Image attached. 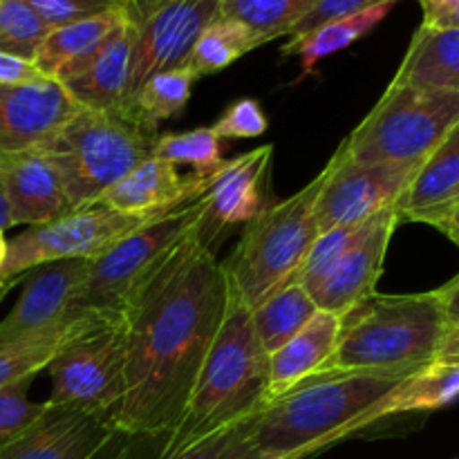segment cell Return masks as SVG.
I'll list each match as a JSON object with an SVG mask.
<instances>
[{
  "label": "cell",
  "mask_w": 459,
  "mask_h": 459,
  "mask_svg": "<svg viewBox=\"0 0 459 459\" xmlns=\"http://www.w3.org/2000/svg\"><path fill=\"white\" fill-rule=\"evenodd\" d=\"M227 273L195 231L124 309L126 394L112 421L128 435L170 433L229 307Z\"/></svg>",
  "instance_id": "6da1fadb"
},
{
  "label": "cell",
  "mask_w": 459,
  "mask_h": 459,
  "mask_svg": "<svg viewBox=\"0 0 459 459\" xmlns=\"http://www.w3.org/2000/svg\"><path fill=\"white\" fill-rule=\"evenodd\" d=\"M412 375V372H411ZM402 372H321L263 408L254 439L263 455L303 459L363 430V420Z\"/></svg>",
  "instance_id": "7a4b0ae2"
},
{
  "label": "cell",
  "mask_w": 459,
  "mask_h": 459,
  "mask_svg": "<svg viewBox=\"0 0 459 459\" xmlns=\"http://www.w3.org/2000/svg\"><path fill=\"white\" fill-rule=\"evenodd\" d=\"M269 403V354L255 339L251 309L229 296L222 327L200 368L182 420L164 433L169 451L213 437Z\"/></svg>",
  "instance_id": "3957f363"
},
{
  "label": "cell",
  "mask_w": 459,
  "mask_h": 459,
  "mask_svg": "<svg viewBox=\"0 0 459 459\" xmlns=\"http://www.w3.org/2000/svg\"><path fill=\"white\" fill-rule=\"evenodd\" d=\"M446 332L435 291L402 296L375 291L341 318L336 348L321 372L411 375L437 359Z\"/></svg>",
  "instance_id": "277c9868"
},
{
  "label": "cell",
  "mask_w": 459,
  "mask_h": 459,
  "mask_svg": "<svg viewBox=\"0 0 459 459\" xmlns=\"http://www.w3.org/2000/svg\"><path fill=\"white\" fill-rule=\"evenodd\" d=\"M160 134L126 110L76 108L36 151L58 173L72 209H83L152 157Z\"/></svg>",
  "instance_id": "5b68a950"
},
{
  "label": "cell",
  "mask_w": 459,
  "mask_h": 459,
  "mask_svg": "<svg viewBox=\"0 0 459 459\" xmlns=\"http://www.w3.org/2000/svg\"><path fill=\"white\" fill-rule=\"evenodd\" d=\"M325 170L299 193L260 211L247 222L231 258L222 264L233 299L247 309L296 281L314 240L318 238L316 200Z\"/></svg>",
  "instance_id": "8992f818"
},
{
  "label": "cell",
  "mask_w": 459,
  "mask_h": 459,
  "mask_svg": "<svg viewBox=\"0 0 459 459\" xmlns=\"http://www.w3.org/2000/svg\"><path fill=\"white\" fill-rule=\"evenodd\" d=\"M459 121V94L394 83L341 143L359 164H421Z\"/></svg>",
  "instance_id": "52a82bcc"
},
{
  "label": "cell",
  "mask_w": 459,
  "mask_h": 459,
  "mask_svg": "<svg viewBox=\"0 0 459 459\" xmlns=\"http://www.w3.org/2000/svg\"><path fill=\"white\" fill-rule=\"evenodd\" d=\"M204 197L151 220L90 260L88 276L74 309L121 318L124 309L169 255L197 229Z\"/></svg>",
  "instance_id": "ba28073f"
},
{
  "label": "cell",
  "mask_w": 459,
  "mask_h": 459,
  "mask_svg": "<svg viewBox=\"0 0 459 459\" xmlns=\"http://www.w3.org/2000/svg\"><path fill=\"white\" fill-rule=\"evenodd\" d=\"M45 370L52 381L48 403L112 420L126 394L124 316L76 334Z\"/></svg>",
  "instance_id": "9c48e42d"
},
{
  "label": "cell",
  "mask_w": 459,
  "mask_h": 459,
  "mask_svg": "<svg viewBox=\"0 0 459 459\" xmlns=\"http://www.w3.org/2000/svg\"><path fill=\"white\" fill-rule=\"evenodd\" d=\"M160 215H128L106 204L74 209L52 222L27 227L7 242V255L0 267V278H21L39 264L54 260H92L110 249L126 236L142 229Z\"/></svg>",
  "instance_id": "30bf717a"
},
{
  "label": "cell",
  "mask_w": 459,
  "mask_h": 459,
  "mask_svg": "<svg viewBox=\"0 0 459 459\" xmlns=\"http://www.w3.org/2000/svg\"><path fill=\"white\" fill-rule=\"evenodd\" d=\"M420 164H359L339 151L325 166V182L316 200L318 233L361 224L381 211L394 209Z\"/></svg>",
  "instance_id": "8fae6325"
},
{
  "label": "cell",
  "mask_w": 459,
  "mask_h": 459,
  "mask_svg": "<svg viewBox=\"0 0 459 459\" xmlns=\"http://www.w3.org/2000/svg\"><path fill=\"white\" fill-rule=\"evenodd\" d=\"M218 16L220 0H166L151 13L134 31L128 99L151 76L186 65L195 40Z\"/></svg>",
  "instance_id": "7c38bea8"
},
{
  "label": "cell",
  "mask_w": 459,
  "mask_h": 459,
  "mask_svg": "<svg viewBox=\"0 0 459 459\" xmlns=\"http://www.w3.org/2000/svg\"><path fill=\"white\" fill-rule=\"evenodd\" d=\"M126 442L128 433L110 417L48 403L43 415L0 451V459H117Z\"/></svg>",
  "instance_id": "4fadbf2b"
},
{
  "label": "cell",
  "mask_w": 459,
  "mask_h": 459,
  "mask_svg": "<svg viewBox=\"0 0 459 459\" xmlns=\"http://www.w3.org/2000/svg\"><path fill=\"white\" fill-rule=\"evenodd\" d=\"M273 146L254 148V151L224 160L218 173L211 178L204 191V211L195 236L206 249L215 254V245L222 233L236 224H247L263 211V184L272 166Z\"/></svg>",
  "instance_id": "5bb4252c"
},
{
  "label": "cell",
  "mask_w": 459,
  "mask_h": 459,
  "mask_svg": "<svg viewBox=\"0 0 459 459\" xmlns=\"http://www.w3.org/2000/svg\"><path fill=\"white\" fill-rule=\"evenodd\" d=\"M402 222L397 209H388L368 220L361 238L341 255L327 276L309 291L314 305L321 312L345 316L361 300L375 294L377 281L384 272L394 229Z\"/></svg>",
  "instance_id": "9a60e30c"
},
{
  "label": "cell",
  "mask_w": 459,
  "mask_h": 459,
  "mask_svg": "<svg viewBox=\"0 0 459 459\" xmlns=\"http://www.w3.org/2000/svg\"><path fill=\"white\" fill-rule=\"evenodd\" d=\"M90 260H54L25 273V287L12 312L0 321V345L39 334L70 316L83 290Z\"/></svg>",
  "instance_id": "2e32d148"
},
{
  "label": "cell",
  "mask_w": 459,
  "mask_h": 459,
  "mask_svg": "<svg viewBox=\"0 0 459 459\" xmlns=\"http://www.w3.org/2000/svg\"><path fill=\"white\" fill-rule=\"evenodd\" d=\"M76 108L58 81L0 83V160L39 148L74 115Z\"/></svg>",
  "instance_id": "e0dca14e"
},
{
  "label": "cell",
  "mask_w": 459,
  "mask_h": 459,
  "mask_svg": "<svg viewBox=\"0 0 459 459\" xmlns=\"http://www.w3.org/2000/svg\"><path fill=\"white\" fill-rule=\"evenodd\" d=\"M209 182L211 178H197L195 173L184 175L178 166L160 157H148L115 186L108 188L99 197V204L110 206L119 213L152 218L202 197Z\"/></svg>",
  "instance_id": "ac0fdd59"
},
{
  "label": "cell",
  "mask_w": 459,
  "mask_h": 459,
  "mask_svg": "<svg viewBox=\"0 0 459 459\" xmlns=\"http://www.w3.org/2000/svg\"><path fill=\"white\" fill-rule=\"evenodd\" d=\"M137 27L126 18L74 72L61 81L79 108L124 110L128 99L130 54Z\"/></svg>",
  "instance_id": "d6986e66"
},
{
  "label": "cell",
  "mask_w": 459,
  "mask_h": 459,
  "mask_svg": "<svg viewBox=\"0 0 459 459\" xmlns=\"http://www.w3.org/2000/svg\"><path fill=\"white\" fill-rule=\"evenodd\" d=\"M0 178L16 224L52 222L72 213V204L54 166L39 151L18 152L0 160Z\"/></svg>",
  "instance_id": "ffe728a7"
},
{
  "label": "cell",
  "mask_w": 459,
  "mask_h": 459,
  "mask_svg": "<svg viewBox=\"0 0 459 459\" xmlns=\"http://www.w3.org/2000/svg\"><path fill=\"white\" fill-rule=\"evenodd\" d=\"M459 188V121L420 164L397 202L399 220L433 224L451 209Z\"/></svg>",
  "instance_id": "44dd1931"
},
{
  "label": "cell",
  "mask_w": 459,
  "mask_h": 459,
  "mask_svg": "<svg viewBox=\"0 0 459 459\" xmlns=\"http://www.w3.org/2000/svg\"><path fill=\"white\" fill-rule=\"evenodd\" d=\"M341 318L318 309L294 339L269 354V402L321 372L336 348Z\"/></svg>",
  "instance_id": "7402d4cb"
},
{
  "label": "cell",
  "mask_w": 459,
  "mask_h": 459,
  "mask_svg": "<svg viewBox=\"0 0 459 459\" xmlns=\"http://www.w3.org/2000/svg\"><path fill=\"white\" fill-rule=\"evenodd\" d=\"M394 83L459 94V30L421 22L406 49Z\"/></svg>",
  "instance_id": "603a6c76"
},
{
  "label": "cell",
  "mask_w": 459,
  "mask_h": 459,
  "mask_svg": "<svg viewBox=\"0 0 459 459\" xmlns=\"http://www.w3.org/2000/svg\"><path fill=\"white\" fill-rule=\"evenodd\" d=\"M101 321H110V316L85 312V309H72L70 316H65L49 330L25 336V339H18L13 343L0 345V390L12 388L21 381L34 379L40 370L49 366L54 354L67 341Z\"/></svg>",
  "instance_id": "cb8c5ba5"
},
{
  "label": "cell",
  "mask_w": 459,
  "mask_h": 459,
  "mask_svg": "<svg viewBox=\"0 0 459 459\" xmlns=\"http://www.w3.org/2000/svg\"><path fill=\"white\" fill-rule=\"evenodd\" d=\"M459 399V363L433 361L399 381L379 403L368 411L363 429L406 412L439 411Z\"/></svg>",
  "instance_id": "d4e9b609"
},
{
  "label": "cell",
  "mask_w": 459,
  "mask_h": 459,
  "mask_svg": "<svg viewBox=\"0 0 459 459\" xmlns=\"http://www.w3.org/2000/svg\"><path fill=\"white\" fill-rule=\"evenodd\" d=\"M126 21L124 9L99 13L85 21L56 27L48 34L34 58L40 74L61 83L70 72H74L94 49L110 36L115 27Z\"/></svg>",
  "instance_id": "484cf974"
},
{
  "label": "cell",
  "mask_w": 459,
  "mask_h": 459,
  "mask_svg": "<svg viewBox=\"0 0 459 459\" xmlns=\"http://www.w3.org/2000/svg\"><path fill=\"white\" fill-rule=\"evenodd\" d=\"M258 415L179 451H169L164 446V433L128 435V442L117 459H258L263 455L254 439Z\"/></svg>",
  "instance_id": "4316f807"
},
{
  "label": "cell",
  "mask_w": 459,
  "mask_h": 459,
  "mask_svg": "<svg viewBox=\"0 0 459 459\" xmlns=\"http://www.w3.org/2000/svg\"><path fill=\"white\" fill-rule=\"evenodd\" d=\"M394 4L397 3L377 4V7L366 9V12H359L352 13V16L336 18V21L325 22V25L307 31V34L290 39V43L282 48V52H285V56L296 54V56L300 58L303 76L312 74L314 67H316L323 58L350 48V45L361 40L366 34H370V31L393 12Z\"/></svg>",
  "instance_id": "83f0119b"
},
{
  "label": "cell",
  "mask_w": 459,
  "mask_h": 459,
  "mask_svg": "<svg viewBox=\"0 0 459 459\" xmlns=\"http://www.w3.org/2000/svg\"><path fill=\"white\" fill-rule=\"evenodd\" d=\"M316 312L318 307L312 296L299 281H291L258 307L251 309V325L264 352L273 354L287 341L294 339Z\"/></svg>",
  "instance_id": "f1b7e54d"
},
{
  "label": "cell",
  "mask_w": 459,
  "mask_h": 459,
  "mask_svg": "<svg viewBox=\"0 0 459 459\" xmlns=\"http://www.w3.org/2000/svg\"><path fill=\"white\" fill-rule=\"evenodd\" d=\"M195 81L197 74L186 65L160 72L126 101L124 110L148 128L160 130V124L182 115Z\"/></svg>",
  "instance_id": "f546056e"
},
{
  "label": "cell",
  "mask_w": 459,
  "mask_h": 459,
  "mask_svg": "<svg viewBox=\"0 0 459 459\" xmlns=\"http://www.w3.org/2000/svg\"><path fill=\"white\" fill-rule=\"evenodd\" d=\"M318 0H220V18L245 25L258 45L290 36Z\"/></svg>",
  "instance_id": "4dcf8cb0"
},
{
  "label": "cell",
  "mask_w": 459,
  "mask_h": 459,
  "mask_svg": "<svg viewBox=\"0 0 459 459\" xmlns=\"http://www.w3.org/2000/svg\"><path fill=\"white\" fill-rule=\"evenodd\" d=\"M255 48H260L258 40L245 25L218 16L211 25L204 27L200 39L195 40L186 67H191L200 79V76L227 70L238 58L254 52Z\"/></svg>",
  "instance_id": "1f68e13d"
},
{
  "label": "cell",
  "mask_w": 459,
  "mask_h": 459,
  "mask_svg": "<svg viewBox=\"0 0 459 459\" xmlns=\"http://www.w3.org/2000/svg\"><path fill=\"white\" fill-rule=\"evenodd\" d=\"M152 157L179 166L188 164L197 178H213L224 164L222 139L213 128H195L186 133L160 134Z\"/></svg>",
  "instance_id": "d6a6232c"
},
{
  "label": "cell",
  "mask_w": 459,
  "mask_h": 459,
  "mask_svg": "<svg viewBox=\"0 0 459 459\" xmlns=\"http://www.w3.org/2000/svg\"><path fill=\"white\" fill-rule=\"evenodd\" d=\"M52 27L25 3L0 0V52L34 63Z\"/></svg>",
  "instance_id": "836d02e7"
},
{
  "label": "cell",
  "mask_w": 459,
  "mask_h": 459,
  "mask_svg": "<svg viewBox=\"0 0 459 459\" xmlns=\"http://www.w3.org/2000/svg\"><path fill=\"white\" fill-rule=\"evenodd\" d=\"M366 224L368 222L348 224V227H336L332 231L318 233L307 258H305L303 267H300L299 276H296V281L305 287L307 294L327 276V272L334 267L336 260L361 238Z\"/></svg>",
  "instance_id": "e575fe53"
},
{
  "label": "cell",
  "mask_w": 459,
  "mask_h": 459,
  "mask_svg": "<svg viewBox=\"0 0 459 459\" xmlns=\"http://www.w3.org/2000/svg\"><path fill=\"white\" fill-rule=\"evenodd\" d=\"M30 384L31 379H27L12 388L0 390V451H4L13 439L21 437L48 408L45 402L39 403L27 397Z\"/></svg>",
  "instance_id": "d590c367"
},
{
  "label": "cell",
  "mask_w": 459,
  "mask_h": 459,
  "mask_svg": "<svg viewBox=\"0 0 459 459\" xmlns=\"http://www.w3.org/2000/svg\"><path fill=\"white\" fill-rule=\"evenodd\" d=\"M211 128L220 139H255L267 133L269 121L260 103L245 97L233 101Z\"/></svg>",
  "instance_id": "8d00e7d4"
},
{
  "label": "cell",
  "mask_w": 459,
  "mask_h": 459,
  "mask_svg": "<svg viewBox=\"0 0 459 459\" xmlns=\"http://www.w3.org/2000/svg\"><path fill=\"white\" fill-rule=\"evenodd\" d=\"M52 30L70 22L85 21L99 13L115 12L121 7V0H25Z\"/></svg>",
  "instance_id": "74e56055"
},
{
  "label": "cell",
  "mask_w": 459,
  "mask_h": 459,
  "mask_svg": "<svg viewBox=\"0 0 459 459\" xmlns=\"http://www.w3.org/2000/svg\"><path fill=\"white\" fill-rule=\"evenodd\" d=\"M384 3H399V0H318L309 13L305 18H300L294 25V30L290 31V39L296 36H303L307 31L316 30V27L325 25V22L336 21V18L352 16V13L366 12V9L377 7V4Z\"/></svg>",
  "instance_id": "f35d334b"
},
{
  "label": "cell",
  "mask_w": 459,
  "mask_h": 459,
  "mask_svg": "<svg viewBox=\"0 0 459 459\" xmlns=\"http://www.w3.org/2000/svg\"><path fill=\"white\" fill-rule=\"evenodd\" d=\"M43 79H48V76L40 74V70L31 61L0 52V83L3 85L39 83Z\"/></svg>",
  "instance_id": "ab89813d"
},
{
  "label": "cell",
  "mask_w": 459,
  "mask_h": 459,
  "mask_svg": "<svg viewBox=\"0 0 459 459\" xmlns=\"http://www.w3.org/2000/svg\"><path fill=\"white\" fill-rule=\"evenodd\" d=\"M435 294H437L439 303H442L444 316H446V323H448V330L459 325V273L455 278H451L446 285L439 287V290H435Z\"/></svg>",
  "instance_id": "60d3db41"
},
{
  "label": "cell",
  "mask_w": 459,
  "mask_h": 459,
  "mask_svg": "<svg viewBox=\"0 0 459 459\" xmlns=\"http://www.w3.org/2000/svg\"><path fill=\"white\" fill-rule=\"evenodd\" d=\"M164 3L166 0H121V7H124L126 18H128L134 27H139L148 16H151V13H155Z\"/></svg>",
  "instance_id": "b9f144b4"
},
{
  "label": "cell",
  "mask_w": 459,
  "mask_h": 459,
  "mask_svg": "<svg viewBox=\"0 0 459 459\" xmlns=\"http://www.w3.org/2000/svg\"><path fill=\"white\" fill-rule=\"evenodd\" d=\"M433 227H437L448 240H453L459 247V204H453L451 209L444 211V213L435 220Z\"/></svg>",
  "instance_id": "7bdbcfd3"
},
{
  "label": "cell",
  "mask_w": 459,
  "mask_h": 459,
  "mask_svg": "<svg viewBox=\"0 0 459 459\" xmlns=\"http://www.w3.org/2000/svg\"><path fill=\"white\" fill-rule=\"evenodd\" d=\"M457 354H459V325L451 327V330L446 332V336H444V343H442V348H439V354L435 361L446 363V361H451L453 357H457Z\"/></svg>",
  "instance_id": "ee69618b"
},
{
  "label": "cell",
  "mask_w": 459,
  "mask_h": 459,
  "mask_svg": "<svg viewBox=\"0 0 459 459\" xmlns=\"http://www.w3.org/2000/svg\"><path fill=\"white\" fill-rule=\"evenodd\" d=\"M424 22H430V25H437V27H457L459 30V4L457 7L448 9V12L437 13V16L424 18Z\"/></svg>",
  "instance_id": "f6af8a7d"
},
{
  "label": "cell",
  "mask_w": 459,
  "mask_h": 459,
  "mask_svg": "<svg viewBox=\"0 0 459 459\" xmlns=\"http://www.w3.org/2000/svg\"><path fill=\"white\" fill-rule=\"evenodd\" d=\"M13 227V220H12V209H9V200H7V193H4V184L3 178H0V231H7V229Z\"/></svg>",
  "instance_id": "bcb514c9"
},
{
  "label": "cell",
  "mask_w": 459,
  "mask_h": 459,
  "mask_svg": "<svg viewBox=\"0 0 459 459\" xmlns=\"http://www.w3.org/2000/svg\"><path fill=\"white\" fill-rule=\"evenodd\" d=\"M22 278H25V276H21V278H9V281H7V278H0V300H3L4 296H7L9 291H12V287L16 285V282H21Z\"/></svg>",
  "instance_id": "7dc6e473"
},
{
  "label": "cell",
  "mask_w": 459,
  "mask_h": 459,
  "mask_svg": "<svg viewBox=\"0 0 459 459\" xmlns=\"http://www.w3.org/2000/svg\"><path fill=\"white\" fill-rule=\"evenodd\" d=\"M4 255H7V240H4V233L0 231V267L4 263Z\"/></svg>",
  "instance_id": "c3c4849f"
},
{
  "label": "cell",
  "mask_w": 459,
  "mask_h": 459,
  "mask_svg": "<svg viewBox=\"0 0 459 459\" xmlns=\"http://www.w3.org/2000/svg\"><path fill=\"white\" fill-rule=\"evenodd\" d=\"M258 459H294V457H290V455H260Z\"/></svg>",
  "instance_id": "681fc988"
},
{
  "label": "cell",
  "mask_w": 459,
  "mask_h": 459,
  "mask_svg": "<svg viewBox=\"0 0 459 459\" xmlns=\"http://www.w3.org/2000/svg\"><path fill=\"white\" fill-rule=\"evenodd\" d=\"M446 363H459V354H457V357H453L451 361H446Z\"/></svg>",
  "instance_id": "f907efd6"
},
{
  "label": "cell",
  "mask_w": 459,
  "mask_h": 459,
  "mask_svg": "<svg viewBox=\"0 0 459 459\" xmlns=\"http://www.w3.org/2000/svg\"><path fill=\"white\" fill-rule=\"evenodd\" d=\"M453 204H459V188H457V195H455V200H453ZM451 204V206H453Z\"/></svg>",
  "instance_id": "816d5d0a"
},
{
  "label": "cell",
  "mask_w": 459,
  "mask_h": 459,
  "mask_svg": "<svg viewBox=\"0 0 459 459\" xmlns=\"http://www.w3.org/2000/svg\"><path fill=\"white\" fill-rule=\"evenodd\" d=\"M420 3H424V0H420Z\"/></svg>",
  "instance_id": "f5cc1de1"
}]
</instances>
